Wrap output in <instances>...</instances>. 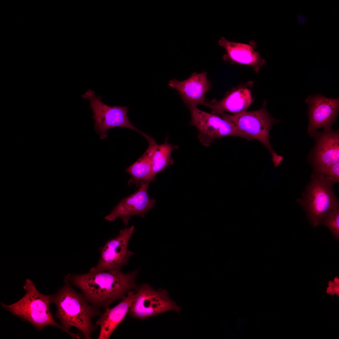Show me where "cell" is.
Wrapping results in <instances>:
<instances>
[{
  "label": "cell",
  "instance_id": "20",
  "mask_svg": "<svg viewBox=\"0 0 339 339\" xmlns=\"http://www.w3.org/2000/svg\"><path fill=\"white\" fill-rule=\"evenodd\" d=\"M339 163L316 170V173L320 174L334 183L339 181Z\"/></svg>",
  "mask_w": 339,
  "mask_h": 339
},
{
  "label": "cell",
  "instance_id": "5",
  "mask_svg": "<svg viewBox=\"0 0 339 339\" xmlns=\"http://www.w3.org/2000/svg\"><path fill=\"white\" fill-rule=\"evenodd\" d=\"M334 184L320 174L313 175L303 197L298 200L315 228L331 211L338 207Z\"/></svg>",
  "mask_w": 339,
  "mask_h": 339
},
{
  "label": "cell",
  "instance_id": "21",
  "mask_svg": "<svg viewBox=\"0 0 339 339\" xmlns=\"http://www.w3.org/2000/svg\"><path fill=\"white\" fill-rule=\"evenodd\" d=\"M326 293L329 295H334L335 293L334 292L333 287L328 286L326 289Z\"/></svg>",
  "mask_w": 339,
  "mask_h": 339
},
{
  "label": "cell",
  "instance_id": "8",
  "mask_svg": "<svg viewBox=\"0 0 339 339\" xmlns=\"http://www.w3.org/2000/svg\"><path fill=\"white\" fill-rule=\"evenodd\" d=\"M189 108L191 114L190 124L198 129V138L204 146H209L215 140L227 136L238 137L248 140L246 136L218 115L202 111L197 107Z\"/></svg>",
  "mask_w": 339,
  "mask_h": 339
},
{
  "label": "cell",
  "instance_id": "24",
  "mask_svg": "<svg viewBox=\"0 0 339 339\" xmlns=\"http://www.w3.org/2000/svg\"><path fill=\"white\" fill-rule=\"evenodd\" d=\"M335 284L333 280H331L328 282V286L333 287Z\"/></svg>",
  "mask_w": 339,
  "mask_h": 339
},
{
  "label": "cell",
  "instance_id": "7",
  "mask_svg": "<svg viewBox=\"0 0 339 339\" xmlns=\"http://www.w3.org/2000/svg\"><path fill=\"white\" fill-rule=\"evenodd\" d=\"M136 289L135 298L128 312L132 317L144 319L170 310L180 312L181 307L170 298L166 290H156L145 283Z\"/></svg>",
  "mask_w": 339,
  "mask_h": 339
},
{
  "label": "cell",
  "instance_id": "17",
  "mask_svg": "<svg viewBox=\"0 0 339 339\" xmlns=\"http://www.w3.org/2000/svg\"><path fill=\"white\" fill-rule=\"evenodd\" d=\"M148 142V147L144 153L126 170L132 176L129 180L128 186L136 184L137 187H139L143 183H149L155 180L153 170L152 158L157 143L153 138Z\"/></svg>",
  "mask_w": 339,
  "mask_h": 339
},
{
  "label": "cell",
  "instance_id": "15",
  "mask_svg": "<svg viewBox=\"0 0 339 339\" xmlns=\"http://www.w3.org/2000/svg\"><path fill=\"white\" fill-rule=\"evenodd\" d=\"M218 44L225 49L227 56L231 61L250 66L256 72L266 64L265 60L251 45L231 41L223 37L219 39Z\"/></svg>",
  "mask_w": 339,
  "mask_h": 339
},
{
  "label": "cell",
  "instance_id": "12",
  "mask_svg": "<svg viewBox=\"0 0 339 339\" xmlns=\"http://www.w3.org/2000/svg\"><path fill=\"white\" fill-rule=\"evenodd\" d=\"M168 85L179 92L183 102L189 107L202 105L205 96L211 88L206 72L194 73L183 81L173 79L169 81Z\"/></svg>",
  "mask_w": 339,
  "mask_h": 339
},
{
  "label": "cell",
  "instance_id": "4",
  "mask_svg": "<svg viewBox=\"0 0 339 339\" xmlns=\"http://www.w3.org/2000/svg\"><path fill=\"white\" fill-rule=\"evenodd\" d=\"M219 115L237 131L246 136L248 140H257L265 146L271 153L272 161L275 167L280 164L283 158L278 155L273 149L269 139L272 126L279 120L273 118L268 112L266 103L258 110L245 111L235 115L223 112Z\"/></svg>",
  "mask_w": 339,
  "mask_h": 339
},
{
  "label": "cell",
  "instance_id": "16",
  "mask_svg": "<svg viewBox=\"0 0 339 339\" xmlns=\"http://www.w3.org/2000/svg\"><path fill=\"white\" fill-rule=\"evenodd\" d=\"M252 102L250 90L241 88L233 91L219 101L214 100L209 101L205 99L202 105L210 108L213 114L218 115L227 111L235 115L246 111Z\"/></svg>",
  "mask_w": 339,
  "mask_h": 339
},
{
  "label": "cell",
  "instance_id": "18",
  "mask_svg": "<svg viewBox=\"0 0 339 339\" xmlns=\"http://www.w3.org/2000/svg\"><path fill=\"white\" fill-rule=\"evenodd\" d=\"M167 139L164 143L155 145L152 158L153 173L156 176L158 173L163 171L169 165L174 164L171 157V153L174 149L177 148L176 146L168 143Z\"/></svg>",
  "mask_w": 339,
  "mask_h": 339
},
{
  "label": "cell",
  "instance_id": "3",
  "mask_svg": "<svg viewBox=\"0 0 339 339\" xmlns=\"http://www.w3.org/2000/svg\"><path fill=\"white\" fill-rule=\"evenodd\" d=\"M23 288L26 292L22 298L10 305L1 302L2 307L13 315L28 321L37 330L52 326L64 331L63 327L55 321L50 311L52 295L39 292L33 282L29 279H26Z\"/></svg>",
  "mask_w": 339,
  "mask_h": 339
},
{
  "label": "cell",
  "instance_id": "9",
  "mask_svg": "<svg viewBox=\"0 0 339 339\" xmlns=\"http://www.w3.org/2000/svg\"><path fill=\"white\" fill-rule=\"evenodd\" d=\"M135 230V227L121 229L116 236L108 240L100 248V257L97 265L90 269L95 271L121 270L127 264L130 257L134 253L129 250V240Z\"/></svg>",
  "mask_w": 339,
  "mask_h": 339
},
{
  "label": "cell",
  "instance_id": "13",
  "mask_svg": "<svg viewBox=\"0 0 339 339\" xmlns=\"http://www.w3.org/2000/svg\"><path fill=\"white\" fill-rule=\"evenodd\" d=\"M313 158L316 170L339 162V136L338 131L325 130L318 136Z\"/></svg>",
  "mask_w": 339,
  "mask_h": 339
},
{
  "label": "cell",
  "instance_id": "14",
  "mask_svg": "<svg viewBox=\"0 0 339 339\" xmlns=\"http://www.w3.org/2000/svg\"><path fill=\"white\" fill-rule=\"evenodd\" d=\"M136 296V292L129 291L127 295L122 299L116 306L112 308L107 307L104 314L95 323L100 328L98 339H108L123 320L131 306Z\"/></svg>",
  "mask_w": 339,
  "mask_h": 339
},
{
  "label": "cell",
  "instance_id": "23",
  "mask_svg": "<svg viewBox=\"0 0 339 339\" xmlns=\"http://www.w3.org/2000/svg\"><path fill=\"white\" fill-rule=\"evenodd\" d=\"M333 280L335 284H339V278L338 277H335Z\"/></svg>",
  "mask_w": 339,
  "mask_h": 339
},
{
  "label": "cell",
  "instance_id": "11",
  "mask_svg": "<svg viewBox=\"0 0 339 339\" xmlns=\"http://www.w3.org/2000/svg\"><path fill=\"white\" fill-rule=\"evenodd\" d=\"M305 103L308 105L309 108L308 133L313 135L318 128L331 129L338 112L339 98H330L316 94L308 97Z\"/></svg>",
  "mask_w": 339,
  "mask_h": 339
},
{
  "label": "cell",
  "instance_id": "22",
  "mask_svg": "<svg viewBox=\"0 0 339 339\" xmlns=\"http://www.w3.org/2000/svg\"><path fill=\"white\" fill-rule=\"evenodd\" d=\"M333 291L335 294H336L338 296L339 295V284H335L334 286L333 287Z\"/></svg>",
  "mask_w": 339,
  "mask_h": 339
},
{
  "label": "cell",
  "instance_id": "2",
  "mask_svg": "<svg viewBox=\"0 0 339 339\" xmlns=\"http://www.w3.org/2000/svg\"><path fill=\"white\" fill-rule=\"evenodd\" d=\"M70 274L65 276L64 284L55 294L51 302L57 307L55 317L60 320L64 331L73 338L80 339L79 333L69 331L72 326L79 330L86 339H92V332L98 327L92 322L93 318L101 314L97 308L89 304L83 294L76 292L72 288Z\"/></svg>",
  "mask_w": 339,
  "mask_h": 339
},
{
  "label": "cell",
  "instance_id": "19",
  "mask_svg": "<svg viewBox=\"0 0 339 339\" xmlns=\"http://www.w3.org/2000/svg\"><path fill=\"white\" fill-rule=\"evenodd\" d=\"M320 224L323 225L328 228L336 239L339 240V207L331 211L322 220Z\"/></svg>",
  "mask_w": 339,
  "mask_h": 339
},
{
  "label": "cell",
  "instance_id": "6",
  "mask_svg": "<svg viewBox=\"0 0 339 339\" xmlns=\"http://www.w3.org/2000/svg\"><path fill=\"white\" fill-rule=\"evenodd\" d=\"M82 97L89 102L90 107L94 114L92 118L94 121V129L100 135V139L107 138V130L116 127L128 128L138 132L145 138L147 137L148 135L130 121L127 115L128 107L108 106L103 102L100 96H96L91 89H88Z\"/></svg>",
  "mask_w": 339,
  "mask_h": 339
},
{
  "label": "cell",
  "instance_id": "10",
  "mask_svg": "<svg viewBox=\"0 0 339 339\" xmlns=\"http://www.w3.org/2000/svg\"><path fill=\"white\" fill-rule=\"evenodd\" d=\"M149 184H143L134 193L121 200L110 213L105 217V219L114 221L120 218L126 226L132 216L144 217L145 214L153 208L156 202V200L150 198L148 195Z\"/></svg>",
  "mask_w": 339,
  "mask_h": 339
},
{
  "label": "cell",
  "instance_id": "1",
  "mask_svg": "<svg viewBox=\"0 0 339 339\" xmlns=\"http://www.w3.org/2000/svg\"><path fill=\"white\" fill-rule=\"evenodd\" d=\"M139 269L127 273L121 270L95 271L82 274H70V282L79 288L87 301L97 307L106 308L115 300L136 288Z\"/></svg>",
  "mask_w": 339,
  "mask_h": 339
}]
</instances>
